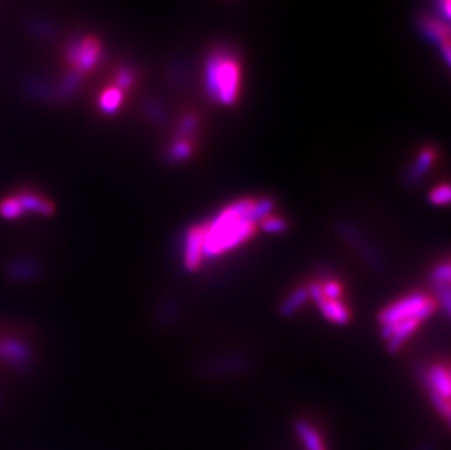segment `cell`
<instances>
[{
    "label": "cell",
    "mask_w": 451,
    "mask_h": 450,
    "mask_svg": "<svg viewBox=\"0 0 451 450\" xmlns=\"http://www.w3.org/2000/svg\"><path fill=\"white\" fill-rule=\"evenodd\" d=\"M255 199L243 197L219 210L205 224L203 258L214 259L244 244L255 234L256 224L250 218Z\"/></svg>",
    "instance_id": "1"
},
{
    "label": "cell",
    "mask_w": 451,
    "mask_h": 450,
    "mask_svg": "<svg viewBox=\"0 0 451 450\" xmlns=\"http://www.w3.org/2000/svg\"><path fill=\"white\" fill-rule=\"evenodd\" d=\"M206 89L222 105H232L241 91V64L228 50H218L206 63Z\"/></svg>",
    "instance_id": "2"
},
{
    "label": "cell",
    "mask_w": 451,
    "mask_h": 450,
    "mask_svg": "<svg viewBox=\"0 0 451 450\" xmlns=\"http://www.w3.org/2000/svg\"><path fill=\"white\" fill-rule=\"evenodd\" d=\"M436 309L435 300L425 293H412L392 303L378 313V323L381 326H392L403 321H428V317Z\"/></svg>",
    "instance_id": "3"
},
{
    "label": "cell",
    "mask_w": 451,
    "mask_h": 450,
    "mask_svg": "<svg viewBox=\"0 0 451 450\" xmlns=\"http://www.w3.org/2000/svg\"><path fill=\"white\" fill-rule=\"evenodd\" d=\"M421 379L425 385L430 399L436 411L450 421V396H451V379L448 368L441 364H434L423 370Z\"/></svg>",
    "instance_id": "4"
},
{
    "label": "cell",
    "mask_w": 451,
    "mask_h": 450,
    "mask_svg": "<svg viewBox=\"0 0 451 450\" xmlns=\"http://www.w3.org/2000/svg\"><path fill=\"white\" fill-rule=\"evenodd\" d=\"M66 60L73 66V71L85 75L101 60V43L94 37L73 38L66 47Z\"/></svg>",
    "instance_id": "5"
},
{
    "label": "cell",
    "mask_w": 451,
    "mask_h": 450,
    "mask_svg": "<svg viewBox=\"0 0 451 450\" xmlns=\"http://www.w3.org/2000/svg\"><path fill=\"white\" fill-rule=\"evenodd\" d=\"M203 235H205V225H194L184 238V268L189 272H194L203 262Z\"/></svg>",
    "instance_id": "6"
},
{
    "label": "cell",
    "mask_w": 451,
    "mask_h": 450,
    "mask_svg": "<svg viewBox=\"0 0 451 450\" xmlns=\"http://www.w3.org/2000/svg\"><path fill=\"white\" fill-rule=\"evenodd\" d=\"M0 357L12 367H28L31 363V350L22 341L8 338L0 341Z\"/></svg>",
    "instance_id": "7"
},
{
    "label": "cell",
    "mask_w": 451,
    "mask_h": 450,
    "mask_svg": "<svg viewBox=\"0 0 451 450\" xmlns=\"http://www.w3.org/2000/svg\"><path fill=\"white\" fill-rule=\"evenodd\" d=\"M338 230H339V234L344 238V240H347L352 247H355V249H358L361 251V256L368 263L373 264V268H376V269L381 268L383 260L380 259V255L377 253V251H374L373 247L364 242V237H361L360 234H358L352 225L342 224V225H338Z\"/></svg>",
    "instance_id": "8"
},
{
    "label": "cell",
    "mask_w": 451,
    "mask_h": 450,
    "mask_svg": "<svg viewBox=\"0 0 451 450\" xmlns=\"http://www.w3.org/2000/svg\"><path fill=\"white\" fill-rule=\"evenodd\" d=\"M295 434L301 440L304 450H327L322 434L309 421L298 420L294 424Z\"/></svg>",
    "instance_id": "9"
},
{
    "label": "cell",
    "mask_w": 451,
    "mask_h": 450,
    "mask_svg": "<svg viewBox=\"0 0 451 450\" xmlns=\"http://www.w3.org/2000/svg\"><path fill=\"white\" fill-rule=\"evenodd\" d=\"M15 197L22 208V213H25V210L28 209L31 213L39 215H50L53 213V209H55L50 201H47L43 195H39L38 192L34 190H22Z\"/></svg>",
    "instance_id": "10"
},
{
    "label": "cell",
    "mask_w": 451,
    "mask_h": 450,
    "mask_svg": "<svg viewBox=\"0 0 451 450\" xmlns=\"http://www.w3.org/2000/svg\"><path fill=\"white\" fill-rule=\"evenodd\" d=\"M434 160H435V151L432 148L422 150L418 154L415 163L407 170L406 181L410 184H416L418 181H421L423 177L427 176L430 168L432 167Z\"/></svg>",
    "instance_id": "11"
},
{
    "label": "cell",
    "mask_w": 451,
    "mask_h": 450,
    "mask_svg": "<svg viewBox=\"0 0 451 450\" xmlns=\"http://www.w3.org/2000/svg\"><path fill=\"white\" fill-rule=\"evenodd\" d=\"M318 310H320L322 316L326 321L336 323V325H347L351 319V314L348 307L340 300H323L320 304H318Z\"/></svg>",
    "instance_id": "12"
},
{
    "label": "cell",
    "mask_w": 451,
    "mask_h": 450,
    "mask_svg": "<svg viewBox=\"0 0 451 450\" xmlns=\"http://www.w3.org/2000/svg\"><path fill=\"white\" fill-rule=\"evenodd\" d=\"M310 300L309 296V291L307 287H298L295 288L293 293H291L279 306V313L282 317H293L294 314H297L305 303Z\"/></svg>",
    "instance_id": "13"
},
{
    "label": "cell",
    "mask_w": 451,
    "mask_h": 450,
    "mask_svg": "<svg viewBox=\"0 0 451 450\" xmlns=\"http://www.w3.org/2000/svg\"><path fill=\"white\" fill-rule=\"evenodd\" d=\"M123 102V91L117 87L105 88L98 100V107L104 114H114L118 109L122 107Z\"/></svg>",
    "instance_id": "14"
},
{
    "label": "cell",
    "mask_w": 451,
    "mask_h": 450,
    "mask_svg": "<svg viewBox=\"0 0 451 450\" xmlns=\"http://www.w3.org/2000/svg\"><path fill=\"white\" fill-rule=\"evenodd\" d=\"M423 30H425L432 38H435L436 42H440L443 44V50H444V55L447 62L450 60V35H448V28L447 25H444L443 22L428 18L423 22Z\"/></svg>",
    "instance_id": "15"
},
{
    "label": "cell",
    "mask_w": 451,
    "mask_h": 450,
    "mask_svg": "<svg viewBox=\"0 0 451 450\" xmlns=\"http://www.w3.org/2000/svg\"><path fill=\"white\" fill-rule=\"evenodd\" d=\"M10 276L17 278L19 281H30L34 280V276L38 275V267L31 260L19 259L17 262H12L8 268Z\"/></svg>",
    "instance_id": "16"
},
{
    "label": "cell",
    "mask_w": 451,
    "mask_h": 450,
    "mask_svg": "<svg viewBox=\"0 0 451 450\" xmlns=\"http://www.w3.org/2000/svg\"><path fill=\"white\" fill-rule=\"evenodd\" d=\"M82 78H84V75L76 72V71H72L71 73L66 75L57 87L56 96L59 98H69L71 96H73L76 89L79 88V85H81Z\"/></svg>",
    "instance_id": "17"
},
{
    "label": "cell",
    "mask_w": 451,
    "mask_h": 450,
    "mask_svg": "<svg viewBox=\"0 0 451 450\" xmlns=\"http://www.w3.org/2000/svg\"><path fill=\"white\" fill-rule=\"evenodd\" d=\"M192 154H193L192 143L185 138H180L177 142L172 143L168 156L172 163H183L187 160V158H190Z\"/></svg>",
    "instance_id": "18"
},
{
    "label": "cell",
    "mask_w": 451,
    "mask_h": 450,
    "mask_svg": "<svg viewBox=\"0 0 451 450\" xmlns=\"http://www.w3.org/2000/svg\"><path fill=\"white\" fill-rule=\"evenodd\" d=\"M451 281V268L448 262L439 263L436 267L431 271V284L432 288L450 285Z\"/></svg>",
    "instance_id": "19"
},
{
    "label": "cell",
    "mask_w": 451,
    "mask_h": 450,
    "mask_svg": "<svg viewBox=\"0 0 451 450\" xmlns=\"http://www.w3.org/2000/svg\"><path fill=\"white\" fill-rule=\"evenodd\" d=\"M259 225L264 233L269 234H282L288 230V222L282 217H276L273 214L264 218Z\"/></svg>",
    "instance_id": "20"
},
{
    "label": "cell",
    "mask_w": 451,
    "mask_h": 450,
    "mask_svg": "<svg viewBox=\"0 0 451 450\" xmlns=\"http://www.w3.org/2000/svg\"><path fill=\"white\" fill-rule=\"evenodd\" d=\"M430 202L435 206H445L451 199V190L448 184H440L430 192Z\"/></svg>",
    "instance_id": "21"
},
{
    "label": "cell",
    "mask_w": 451,
    "mask_h": 450,
    "mask_svg": "<svg viewBox=\"0 0 451 450\" xmlns=\"http://www.w3.org/2000/svg\"><path fill=\"white\" fill-rule=\"evenodd\" d=\"M135 82V72L129 69V68H122L116 73V79H114V87H117L118 89H122L125 92V89L130 88Z\"/></svg>",
    "instance_id": "22"
},
{
    "label": "cell",
    "mask_w": 451,
    "mask_h": 450,
    "mask_svg": "<svg viewBox=\"0 0 451 450\" xmlns=\"http://www.w3.org/2000/svg\"><path fill=\"white\" fill-rule=\"evenodd\" d=\"M322 289H323L324 298L326 300H331V301L340 300L342 293H343L342 285L338 281H335V280H329V281L322 282Z\"/></svg>",
    "instance_id": "23"
},
{
    "label": "cell",
    "mask_w": 451,
    "mask_h": 450,
    "mask_svg": "<svg viewBox=\"0 0 451 450\" xmlns=\"http://www.w3.org/2000/svg\"><path fill=\"white\" fill-rule=\"evenodd\" d=\"M30 28L33 33H35L37 35H43V37H50L53 34V28L51 25L44 22V21H33L30 24Z\"/></svg>",
    "instance_id": "24"
},
{
    "label": "cell",
    "mask_w": 451,
    "mask_h": 450,
    "mask_svg": "<svg viewBox=\"0 0 451 450\" xmlns=\"http://www.w3.org/2000/svg\"><path fill=\"white\" fill-rule=\"evenodd\" d=\"M196 118L193 116H189V117H185L183 123H181V127H180V134L183 135V138H185L187 135L193 134L194 129H196Z\"/></svg>",
    "instance_id": "25"
},
{
    "label": "cell",
    "mask_w": 451,
    "mask_h": 450,
    "mask_svg": "<svg viewBox=\"0 0 451 450\" xmlns=\"http://www.w3.org/2000/svg\"><path fill=\"white\" fill-rule=\"evenodd\" d=\"M418 450H432V449H431V447H428V446H427V447H421V449H418Z\"/></svg>",
    "instance_id": "26"
}]
</instances>
